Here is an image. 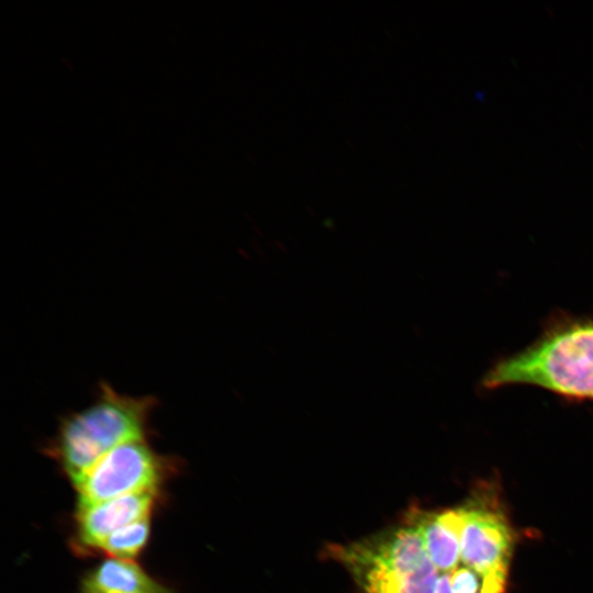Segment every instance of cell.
<instances>
[{
    "label": "cell",
    "mask_w": 593,
    "mask_h": 593,
    "mask_svg": "<svg viewBox=\"0 0 593 593\" xmlns=\"http://www.w3.org/2000/svg\"><path fill=\"white\" fill-rule=\"evenodd\" d=\"M158 403L154 395L124 394L101 380L88 405L60 416L43 450L72 483L114 448L147 440Z\"/></svg>",
    "instance_id": "7a4b0ae2"
},
{
    "label": "cell",
    "mask_w": 593,
    "mask_h": 593,
    "mask_svg": "<svg viewBox=\"0 0 593 593\" xmlns=\"http://www.w3.org/2000/svg\"><path fill=\"white\" fill-rule=\"evenodd\" d=\"M529 384L573 401L593 400V314L559 313L525 349L499 360L484 389Z\"/></svg>",
    "instance_id": "6da1fadb"
},
{
    "label": "cell",
    "mask_w": 593,
    "mask_h": 593,
    "mask_svg": "<svg viewBox=\"0 0 593 593\" xmlns=\"http://www.w3.org/2000/svg\"><path fill=\"white\" fill-rule=\"evenodd\" d=\"M488 501L474 496L457 507L461 518L460 560L482 574L508 571L514 545L506 516L493 500Z\"/></svg>",
    "instance_id": "277c9868"
},
{
    "label": "cell",
    "mask_w": 593,
    "mask_h": 593,
    "mask_svg": "<svg viewBox=\"0 0 593 593\" xmlns=\"http://www.w3.org/2000/svg\"><path fill=\"white\" fill-rule=\"evenodd\" d=\"M451 593H482L484 574L467 566L447 572Z\"/></svg>",
    "instance_id": "30bf717a"
},
{
    "label": "cell",
    "mask_w": 593,
    "mask_h": 593,
    "mask_svg": "<svg viewBox=\"0 0 593 593\" xmlns=\"http://www.w3.org/2000/svg\"><path fill=\"white\" fill-rule=\"evenodd\" d=\"M411 523L419 529L437 571L447 573L455 570L460 559L461 518L458 508L439 513L418 512L413 514Z\"/></svg>",
    "instance_id": "52a82bcc"
},
{
    "label": "cell",
    "mask_w": 593,
    "mask_h": 593,
    "mask_svg": "<svg viewBox=\"0 0 593 593\" xmlns=\"http://www.w3.org/2000/svg\"><path fill=\"white\" fill-rule=\"evenodd\" d=\"M78 593H174L132 560L109 558L81 579Z\"/></svg>",
    "instance_id": "8992f818"
},
{
    "label": "cell",
    "mask_w": 593,
    "mask_h": 593,
    "mask_svg": "<svg viewBox=\"0 0 593 593\" xmlns=\"http://www.w3.org/2000/svg\"><path fill=\"white\" fill-rule=\"evenodd\" d=\"M367 593H436L438 571L429 561L415 571H400L378 564L343 561Z\"/></svg>",
    "instance_id": "ba28073f"
},
{
    "label": "cell",
    "mask_w": 593,
    "mask_h": 593,
    "mask_svg": "<svg viewBox=\"0 0 593 593\" xmlns=\"http://www.w3.org/2000/svg\"><path fill=\"white\" fill-rule=\"evenodd\" d=\"M156 499L157 493L148 492L77 506L74 546L83 553L99 551L103 541L116 529L150 517Z\"/></svg>",
    "instance_id": "5b68a950"
},
{
    "label": "cell",
    "mask_w": 593,
    "mask_h": 593,
    "mask_svg": "<svg viewBox=\"0 0 593 593\" xmlns=\"http://www.w3.org/2000/svg\"><path fill=\"white\" fill-rule=\"evenodd\" d=\"M484 589L482 593H504L507 573L491 572L484 574ZM436 593H451L449 585L448 573H440L438 575Z\"/></svg>",
    "instance_id": "8fae6325"
},
{
    "label": "cell",
    "mask_w": 593,
    "mask_h": 593,
    "mask_svg": "<svg viewBox=\"0 0 593 593\" xmlns=\"http://www.w3.org/2000/svg\"><path fill=\"white\" fill-rule=\"evenodd\" d=\"M149 518L138 519L116 529L103 541L99 551L115 559H134L148 542Z\"/></svg>",
    "instance_id": "9c48e42d"
},
{
    "label": "cell",
    "mask_w": 593,
    "mask_h": 593,
    "mask_svg": "<svg viewBox=\"0 0 593 593\" xmlns=\"http://www.w3.org/2000/svg\"><path fill=\"white\" fill-rule=\"evenodd\" d=\"M177 466V459L158 454L147 440L123 444L72 482L78 495L77 506L130 494L158 493Z\"/></svg>",
    "instance_id": "3957f363"
}]
</instances>
